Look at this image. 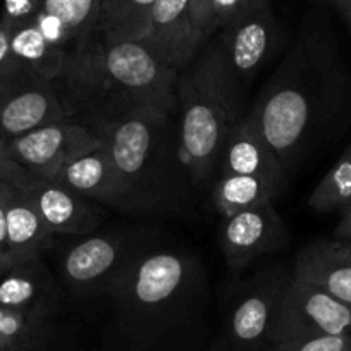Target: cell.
Here are the masks:
<instances>
[{
	"label": "cell",
	"mask_w": 351,
	"mask_h": 351,
	"mask_svg": "<svg viewBox=\"0 0 351 351\" xmlns=\"http://www.w3.org/2000/svg\"><path fill=\"white\" fill-rule=\"evenodd\" d=\"M178 74L143 40L93 32L53 84L66 119L99 130L143 109L178 110Z\"/></svg>",
	"instance_id": "1"
},
{
	"label": "cell",
	"mask_w": 351,
	"mask_h": 351,
	"mask_svg": "<svg viewBox=\"0 0 351 351\" xmlns=\"http://www.w3.org/2000/svg\"><path fill=\"white\" fill-rule=\"evenodd\" d=\"M123 180L130 212H178L195 186L180 150L178 110L143 109L93 130Z\"/></svg>",
	"instance_id": "2"
},
{
	"label": "cell",
	"mask_w": 351,
	"mask_h": 351,
	"mask_svg": "<svg viewBox=\"0 0 351 351\" xmlns=\"http://www.w3.org/2000/svg\"><path fill=\"white\" fill-rule=\"evenodd\" d=\"M180 150L195 186L214 184L226 143L239 123L241 92L232 81L217 43L178 74Z\"/></svg>",
	"instance_id": "3"
},
{
	"label": "cell",
	"mask_w": 351,
	"mask_h": 351,
	"mask_svg": "<svg viewBox=\"0 0 351 351\" xmlns=\"http://www.w3.org/2000/svg\"><path fill=\"white\" fill-rule=\"evenodd\" d=\"M193 278L191 260L172 250H157L128 260L110 286L121 322L133 336H150L164 329L186 305Z\"/></svg>",
	"instance_id": "4"
},
{
	"label": "cell",
	"mask_w": 351,
	"mask_h": 351,
	"mask_svg": "<svg viewBox=\"0 0 351 351\" xmlns=\"http://www.w3.org/2000/svg\"><path fill=\"white\" fill-rule=\"evenodd\" d=\"M296 49L298 62L288 71L282 64L248 116L285 167L305 148L327 109V80H305L308 50L303 45Z\"/></svg>",
	"instance_id": "5"
},
{
	"label": "cell",
	"mask_w": 351,
	"mask_h": 351,
	"mask_svg": "<svg viewBox=\"0 0 351 351\" xmlns=\"http://www.w3.org/2000/svg\"><path fill=\"white\" fill-rule=\"evenodd\" d=\"M9 150L35 180H53L67 164L104 147V140L92 128L73 121H59L36 128L8 141Z\"/></svg>",
	"instance_id": "6"
},
{
	"label": "cell",
	"mask_w": 351,
	"mask_h": 351,
	"mask_svg": "<svg viewBox=\"0 0 351 351\" xmlns=\"http://www.w3.org/2000/svg\"><path fill=\"white\" fill-rule=\"evenodd\" d=\"M351 334V306L312 282L291 276L282 296L272 343Z\"/></svg>",
	"instance_id": "7"
},
{
	"label": "cell",
	"mask_w": 351,
	"mask_h": 351,
	"mask_svg": "<svg viewBox=\"0 0 351 351\" xmlns=\"http://www.w3.org/2000/svg\"><path fill=\"white\" fill-rule=\"evenodd\" d=\"M222 60L238 90L245 92L274 53L278 23L269 0L250 9L238 21L221 29L217 42Z\"/></svg>",
	"instance_id": "8"
},
{
	"label": "cell",
	"mask_w": 351,
	"mask_h": 351,
	"mask_svg": "<svg viewBox=\"0 0 351 351\" xmlns=\"http://www.w3.org/2000/svg\"><path fill=\"white\" fill-rule=\"evenodd\" d=\"M66 121L52 80L21 71L0 81V138L11 141L36 128Z\"/></svg>",
	"instance_id": "9"
},
{
	"label": "cell",
	"mask_w": 351,
	"mask_h": 351,
	"mask_svg": "<svg viewBox=\"0 0 351 351\" xmlns=\"http://www.w3.org/2000/svg\"><path fill=\"white\" fill-rule=\"evenodd\" d=\"M221 243L229 265L243 269L258 256L285 248L288 231L274 204L267 202L224 217Z\"/></svg>",
	"instance_id": "10"
},
{
	"label": "cell",
	"mask_w": 351,
	"mask_h": 351,
	"mask_svg": "<svg viewBox=\"0 0 351 351\" xmlns=\"http://www.w3.org/2000/svg\"><path fill=\"white\" fill-rule=\"evenodd\" d=\"M289 279L250 286L228 315V334L234 351H265L272 344L282 296Z\"/></svg>",
	"instance_id": "11"
},
{
	"label": "cell",
	"mask_w": 351,
	"mask_h": 351,
	"mask_svg": "<svg viewBox=\"0 0 351 351\" xmlns=\"http://www.w3.org/2000/svg\"><path fill=\"white\" fill-rule=\"evenodd\" d=\"M126 263V245L119 236L92 234L64 253L60 274L71 291L86 295L112 286Z\"/></svg>",
	"instance_id": "12"
},
{
	"label": "cell",
	"mask_w": 351,
	"mask_h": 351,
	"mask_svg": "<svg viewBox=\"0 0 351 351\" xmlns=\"http://www.w3.org/2000/svg\"><path fill=\"white\" fill-rule=\"evenodd\" d=\"M143 42L180 73L193 62L205 38L191 19L188 0H155Z\"/></svg>",
	"instance_id": "13"
},
{
	"label": "cell",
	"mask_w": 351,
	"mask_h": 351,
	"mask_svg": "<svg viewBox=\"0 0 351 351\" xmlns=\"http://www.w3.org/2000/svg\"><path fill=\"white\" fill-rule=\"evenodd\" d=\"M60 305L56 279L40 258L12 265L0 278V306L53 319Z\"/></svg>",
	"instance_id": "14"
},
{
	"label": "cell",
	"mask_w": 351,
	"mask_h": 351,
	"mask_svg": "<svg viewBox=\"0 0 351 351\" xmlns=\"http://www.w3.org/2000/svg\"><path fill=\"white\" fill-rule=\"evenodd\" d=\"M8 228V252L12 265L42 256L53 241V234L43 222L32 195L26 188L2 183Z\"/></svg>",
	"instance_id": "15"
},
{
	"label": "cell",
	"mask_w": 351,
	"mask_h": 351,
	"mask_svg": "<svg viewBox=\"0 0 351 351\" xmlns=\"http://www.w3.org/2000/svg\"><path fill=\"white\" fill-rule=\"evenodd\" d=\"M43 222L52 234H90L100 224V214L90 198L50 180H36L28 188Z\"/></svg>",
	"instance_id": "16"
},
{
	"label": "cell",
	"mask_w": 351,
	"mask_h": 351,
	"mask_svg": "<svg viewBox=\"0 0 351 351\" xmlns=\"http://www.w3.org/2000/svg\"><path fill=\"white\" fill-rule=\"evenodd\" d=\"M293 276L351 306V243L319 239L300 252Z\"/></svg>",
	"instance_id": "17"
},
{
	"label": "cell",
	"mask_w": 351,
	"mask_h": 351,
	"mask_svg": "<svg viewBox=\"0 0 351 351\" xmlns=\"http://www.w3.org/2000/svg\"><path fill=\"white\" fill-rule=\"evenodd\" d=\"M53 181L77 191L90 200H97L119 210L130 212L126 188L121 176L117 174V169L106 143L104 147L67 164L53 178Z\"/></svg>",
	"instance_id": "18"
},
{
	"label": "cell",
	"mask_w": 351,
	"mask_h": 351,
	"mask_svg": "<svg viewBox=\"0 0 351 351\" xmlns=\"http://www.w3.org/2000/svg\"><path fill=\"white\" fill-rule=\"evenodd\" d=\"M219 174L262 176L278 183H286V167L250 117L239 121L229 134Z\"/></svg>",
	"instance_id": "19"
},
{
	"label": "cell",
	"mask_w": 351,
	"mask_h": 351,
	"mask_svg": "<svg viewBox=\"0 0 351 351\" xmlns=\"http://www.w3.org/2000/svg\"><path fill=\"white\" fill-rule=\"evenodd\" d=\"M285 184L267 180L262 176L248 174H219L212 184L214 205L224 217L274 202Z\"/></svg>",
	"instance_id": "20"
},
{
	"label": "cell",
	"mask_w": 351,
	"mask_h": 351,
	"mask_svg": "<svg viewBox=\"0 0 351 351\" xmlns=\"http://www.w3.org/2000/svg\"><path fill=\"white\" fill-rule=\"evenodd\" d=\"M56 343L53 319L0 306V351H53Z\"/></svg>",
	"instance_id": "21"
},
{
	"label": "cell",
	"mask_w": 351,
	"mask_h": 351,
	"mask_svg": "<svg viewBox=\"0 0 351 351\" xmlns=\"http://www.w3.org/2000/svg\"><path fill=\"white\" fill-rule=\"evenodd\" d=\"M8 32L11 49L23 69L52 81L59 76L69 52L47 42L33 23L16 26Z\"/></svg>",
	"instance_id": "22"
},
{
	"label": "cell",
	"mask_w": 351,
	"mask_h": 351,
	"mask_svg": "<svg viewBox=\"0 0 351 351\" xmlns=\"http://www.w3.org/2000/svg\"><path fill=\"white\" fill-rule=\"evenodd\" d=\"M155 0H100L95 32L119 38L143 40Z\"/></svg>",
	"instance_id": "23"
},
{
	"label": "cell",
	"mask_w": 351,
	"mask_h": 351,
	"mask_svg": "<svg viewBox=\"0 0 351 351\" xmlns=\"http://www.w3.org/2000/svg\"><path fill=\"white\" fill-rule=\"evenodd\" d=\"M317 212H343L351 205V143L327 171L308 198Z\"/></svg>",
	"instance_id": "24"
},
{
	"label": "cell",
	"mask_w": 351,
	"mask_h": 351,
	"mask_svg": "<svg viewBox=\"0 0 351 351\" xmlns=\"http://www.w3.org/2000/svg\"><path fill=\"white\" fill-rule=\"evenodd\" d=\"M42 11L50 12L66 25L76 47L97 29L100 0H43Z\"/></svg>",
	"instance_id": "25"
},
{
	"label": "cell",
	"mask_w": 351,
	"mask_h": 351,
	"mask_svg": "<svg viewBox=\"0 0 351 351\" xmlns=\"http://www.w3.org/2000/svg\"><path fill=\"white\" fill-rule=\"evenodd\" d=\"M351 346V334L343 336L296 337L276 341L265 351H346Z\"/></svg>",
	"instance_id": "26"
},
{
	"label": "cell",
	"mask_w": 351,
	"mask_h": 351,
	"mask_svg": "<svg viewBox=\"0 0 351 351\" xmlns=\"http://www.w3.org/2000/svg\"><path fill=\"white\" fill-rule=\"evenodd\" d=\"M33 25L38 28V32L42 33L43 38L49 43H52L53 47L66 50V52H71V50H73L74 43L73 38H71L69 29L66 28V25H64L59 18H56V16L50 14V12H45L40 9V12L35 16V19H33Z\"/></svg>",
	"instance_id": "27"
},
{
	"label": "cell",
	"mask_w": 351,
	"mask_h": 351,
	"mask_svg": "<svg viewBox=\"0 0 351 351\" xmlns=\"http://www.w3.org/2000/svg\"><path fill=\"white\" fill-rule=\"evenodd\" d=\"M43 0H4V11L0 26L5 29H12L16 26L33 23L35 16L42 9Z\"/></svg>",
	"instance_id": "28"
},
{
	"label": "cell",
	"mask_w": 351,
	"mask_h": 351,
	"mask_svg": "<svg viewBox=\"0 0 351 351\" xmlns=\"http://www.w3.org/2000/svg\"><path fill=\"white\" fill-rule=\"evenodd\" d=\"M0 183L14 184L26 190L36 183L35 178L16 162L9 150V143L2 138H0Z\"/></svg>",
	"instance_id": "29"
},
{
	"label": "cell",
	"mask_w": 351,
	"mask_h": 351,
	"mask_svg": "<svg viewBox=\"0 0 351 351\" xmlns=\"http://www.w3.org/2000/svg\"><path fill=\"white\" fill-rule=\"evenodd\" d=\"M248 0H212V14L215 28L222 29L238 21L243 14L250 11Z\"/></svg>",
	"instance_id": "30"
},
{
	"label": "cell",
	"mask_w": 351,
	"mask_h": 351,
	"mask_svg": "<svg viewBox=\"0 0 351 351\" xmlns=\"http://www.w3.org/2000/svg\"><path fill=\"white\" fill-rule=\"evenodd\" d=\"M190 5V14L193 19L195 26L202 33L205 40L217 32L214 23V14H212V0H188Z\"/></svg>",
	"instance_id": "31"
},
{
	"label": "cell",
	"mask_w": 351,
	"mask_h": 351,
	"mask_svg": "<svg viewBox=\"0 0 351 351\" xmlns=\"http://www.w3.org/2000/svg\"><path fill=\"white\" fill-rule=\"evenodd\" d=\"M21 71L26 69H23V66L16 59L14 52H12L9 32L4 26H0V81L14 76V74L21 73Z\"/></svg>",
	"instance_id": "32"
},
{
	"label": "cell",
	"mask_w": 351,
	"mask_h": 351,
	"mask_svg": "<svg viewBox=\"0 0 351 351\" xmlns=\"http://www.w3.org/2000/svg\"><path fill=\"white\" fill-rule=\"evenodd\" d=\"M336 239L351 243V205L346 210H343V217L336 228Z\"/></svg>",
	"instance_id": "33"
},
{
	"label": "cell",
	"mask_w": 351,
	"mask_h": 351,
	"mask_svg": "<svg viewBox=\"0 0 351 351\" xmlns=\"http://www.w3.org/2000/svg\"><path fill=\"white\" fill-rule=\"evenodd\" d=\"M8 245V228H5V204L4 193H2V183H0V250H5Z\"/></svg>",
	"instance_id": "34"
},
{
	"label": "cell",
	"mask_w": 351,
	"mask_h": 351,
	"mask_svg": "<svg viewBox=\"0 0 351 351\" xmlns=\"http://www.w3.org/2000/svg\"><path fill=\"white\" fill-rule=\"evenodd\" d=\"M334 5H336V9L339 11V14L343 16L344 23H346L348 29H350L351 33V0H330Z\"/></svg>",
	"instance_id": "35"
},
{
	"label": "cell",
	"mask_w": 351,
	"mask_h": 351,
	"mask_svg": "<svg viewBox=\"0 0 351 351\" xmlns=\"http://www.w3.org/2000/svg\"><path fill=\"white\" fill-rule=\"evenodd\" d=\"M11 267H12V262L11 258H9L8 252H5V250H0V278H2V276H4Z\"/></svg>",
	"instance_id": "36"
},
{
	"label": "cell",
	"mask_w": 351,
	"mask_h": 351,
	"mask_svg": "<svg viewBox=\"0 0 351 351\" xmlns=\"http://www.w3.org/2000/svg\"><path fill=\"white\" fill-rule=\"evenodd\" d=\"M262 2H265V0H248V5L250 8H256V5H260Z\"/></svg>",
	"instance_id": "37"
},
{
	"label": "cell",
	"mask_w": 351,
	"mask_h": 351,
	"mask_svg": "<svg viewBox=\"0 0 351 351\" xmlns=\"http://www.w3.org/2000/svg\"><path fill=\"white\" fill-rule=\"evenodd\" d=\"M346 351H351V346H350V348H348V350H346Z\"/></svg>",
	"instance_id": "38"
}]
</instances>
